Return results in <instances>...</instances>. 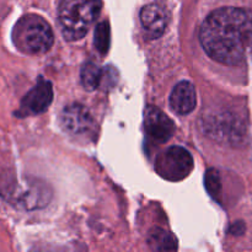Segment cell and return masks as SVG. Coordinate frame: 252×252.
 Masks as SVG:
<instances>
[{
	"label": "cell",
	"mask_w": 252,
	"mask_h": 252,
	"mask_svg": "<svg viewBox=\"0 0 252 252\" xmlns=\"http://www.w3.org/2000/svg\"><path fill=\"white\" fill-rule=\"evenodd\" d=\"M199 41L213 61L235 65L252 54V10L220 7L208 15L199 30Z\"/></svg>",
	"instance_id": "cell-1"
},
{
	"label": "cell",
	"mask_w": 252,
	"mask_h": 252,
	"mask_svg": "<svg viewBox=\"0 0 252 252\" xmlns=\"http://www.w3.org/2000/svg\"><path fill=\"white\" fill-rule=\"evenodd\" d=\"M101 0H63L59 6V24L66 41H78L88 33L100 15Z\"/></svg>",
	"instance_id": "cell-2"
},
{
	"label": "cell",
	"mask_w": 252,
	"mask_h": 252,
	"mask_svg": "<svg viewBox=\"0 0 252 252\" xmlns=\"http://www.w3.org/2000/svg\"><path fill=\"white\" fill-rule=\"evenodd\" d=\"M14 38L25 53L43 54L53 46L54 34L46 20L37 15H27L16 25Z\"/></svg>",
	"instance_id": "cell-3"
},
{
	"label": "cell",
	"mask_w": 252,
	"mask_h": 252,
	"mask_svg": "<svg viewBox=\"0 0 252 252\" xmlns=\"http://www.w3.org/2000/svg\"><path fill=\"white\" fill-rule=\"evenodd\" d=\"M155 170L167 181H181L193 170V159L182 147H170L158 157Z\"/></svg>",
	"instance_id": "cell-4"
},
{
	"label": "cell",
	"mask_w": 252,
	"mask_h": 252,
	"mask_svg": "<svg viewBox=\"0 0 252 252\" xmlns=\"http://www.w3.org/2000/svg\"><path fill=\"white\" fill-rule=\"evenodd\" d=\"M11 201L25 209H37L49 203L52 192L47 185L39 181H27L24 185L16 184L9 191Z\"/></svg>",
	"instance_id": "cell-5"
},
{
	"label": "cell",
	"mask_w": 252,
	"mask_h": 252,
	"mask_svg": "<svg viewBox=\"0 0 252 252\" xmlns=\"http://www.w3.org/2000/svg\"><path fill=\"white\" fill-rule=\"evenodd\" d=\"M61 125L63 129L70 135H85L93 130V117L88 108L79 103L66 106L61 116Z\"/></svg>",
	"instance_id": "cell-6"
},
{
	"label": "cell",
	"mask_w": 252,
	"mask_h": 252,
	"mask_svg": "<svg viewBox=\"0 0 252 252\" xmlns=\"http://www.w3.org/2000/svg\"><path fill=\"white\" fill-rule=\"evenodd\" d=\"M52 100H53L52 84L44 79H39L37 85L22 98L19 113L21 116L39 115L49 107Z\"/></svg>",
	"instance_id": "cell-7"
},
{
	"label": "cell",
	"mask_w": 252,
	"mask_h": 252,
	"mask_svg": "<svg viewBox=\"0 0 252 252\" xmlns=\"http://www.w3.org/2000/svg\"><path fill=\"white\" fill-rule=\"evenodd\" d=\"M144 125L147 134L157 143H166L175 132L174 122L154 106L145 110Z\"/></svg>",
	"instance_id": "cell-8"
},
{
	"label": "cell",
	"mask_w": 252,
	"mask_h": 252,
	"mask_svg": "<svg viewBox=\"0 0 252 252\" xmlns=\"http://www.w3.org/2000/svg\"><path fill=\"white\" fill-rule=\"evenodd\" d=\"M197 103L196 89L189 81H180L170 95V106L179 115H189Z\"/></svg>",
	"instance_id": "cell-9"
},
{
	"label": "cell",
	"mask_w": 252,
	"mask_h": 252,
	"mask_svg": "<svg viewBox=\"0 0 252 252\" xmlns=\"http://www.w3.org/2000/svg\"><path fill=\"white\" fill-rule=\"evenodd\" d=\"M143 29L150 38H158L165 32L167 24L166 12L157 4L147 5L140 11Z\"/></svg>",
	"instance_id": "cell-10"
},
{
	"label": "cell",
	"mask_w": 252,
	"mask_h": 252,
	"mask_svg": "<svg viewBox=\"0 0 252 252\" xmlns=\"http://www.w3.org/2000/svg\"><path fill=\"white\" fill-rule=\"evenodd\" d=\"M148 244L155 251H175L177 249V241L175 236L169 231L160 228L150 230Z\"/></svg>",
	"instance_id": "cell-11"
},
{
	"label": "cell",
	"mask_w": 252,
	"mask_h": 252,
	"mask_svg": "<svg viewBox=\"0 0 252 252\" xmlns=\"http://www.w3.org/2000/svg\"><path fill=\"white\" fill-rule=\"evenodd\" d=\"M103 78V71L97 64L94 62H88L83 65L80 71V80L84 89L88 91H93L97 89L101 80Z\"/></svg>",
	"instance_id": "cell-12"
},
{
	"label": "cell",
	"mask_w": 252,
	"mask_h": 252,
	"mask_svg": "<svg viewBox=\"0 0 252 252\" xmlns=\"http://www.w3.org/2000/svg\"><path fill=\"white\" fill-rule=\"evenodd\" d=\"M110 42H111V32L110 26L106 21L100 22L96 26L95 30V37H94V43H95V48L100 52L101 54H106L110 49Z\"/></svg>",
	"instance_id": "cell-13"
},
{
	"label": "cell",
	"mask_w": 252,
	"mask_h": 252,
	"mask_svg": "<svg viewBox=\"0 0 252 252\" xmlns=\"http://www.w3.org/2000/svg\"><path fill=\"white\" fill-rule=\"evenodd\" d=\"M204 182H206V189L212 196L216 198L220 193V177L217 170L209 169L207 171L206 177H204Z\"/></svg>",
	"instance_id": "cell-14"
}]
</instances>
